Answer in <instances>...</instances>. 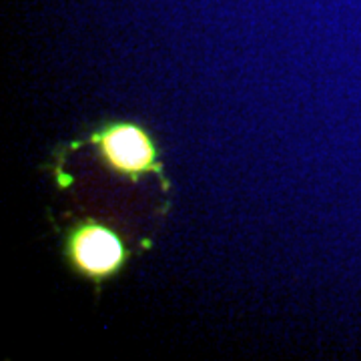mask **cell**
<instances>
[{"label": "cell", "instance_id": "obj_1", "mask_svg": "<svg viewBox=\"0 0 361 361\" xmlns=\"http://www.w3.org/2000/svg\"><path fill=\"white\" fill-rule=\"evenodd\" d=\"M89 141L99 149L109 167L130 180H139L147 173H155L163 179L155 141L139 125L115 123L94 133Z\"/></svg>", "mask_w": 361, "mask_h": 361}, {"label": "cell", "instance_id": "obj_2", "mask_svg": "<svg viewBox=\"0 0 361 361\" xmlns=\"http://www.w3.org/2000/svg\"><path fill=\"white\" fill-rule=\"evenodd\" d=\"M127 247L111 227L97 221L80 223L68 237V257L75 269L90 279L115 275L127 261Z\"/></svg>", "mask_w": 361, "mask_h": 361}]
</instances>
